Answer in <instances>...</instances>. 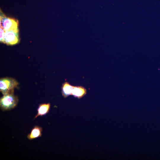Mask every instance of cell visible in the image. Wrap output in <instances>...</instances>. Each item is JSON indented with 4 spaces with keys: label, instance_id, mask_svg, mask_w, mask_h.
Masks as SVG:
<instances>
[{
    "label": "cell",
    "instance_id": "obj_5",
    "mask_svg": "<svg viewBox=\"0 0 160 160\" xmlns=\"http://www.w3.org/2000/svg\"><path fill=\"white\" fill-rule=\"evenodd\" d=\"M42 128L38 126H35L31 130L30 132L28 134L27 137L30 140L35 139L41 137L42 135Z\"/></svg>",
    "mask_w": 160,
    "mask_h": 160
},
{
    "label": "cell",
    "instance_id": "obj_9",
    "mask_svg": "<svg viewBox=\"0 0 160 160\" xmlns=\"http://www.w3.org/2000/svg\"><path fill=\"white\" fill-rule=\"evenodd\" d=\"M5 31L1 27L0 28V41L3 42L5 35Z\"/></svg>",
    "mask_w": 160,
    "mask_h": 160
},
{
    "label": "cell",
    "instance_id": "obj_6",
    "mask_svg": "<svg viewBox=\"0 0 160 160\" xmlns=\"http://www.w3.org/2000/svg\"><path fill=\"white\" fill-rule=\"evenodd\" d=\"M51 105L50 103H44L40 104L37 109V113L35 116V119L38 116H42L48 113L50 109Z\"/></svg>",
    "mask_w": 160,
    "mask_h": 160
},
{
    "label": "cell",
    "instance_id": "obj_1",
    "mask_svg": "<svg viewBox=\"0 0 160 160\" xmlns=\"http://www.w3.org/2000/svg\"><path fill=\"white\" fill-rule=\"evenodd\" d=\"M18 102V97L14 95V92L4 95L0 99L1 109L3 111L12 109L16 106Z\"/></svg>",
    "mask_w": 160,
    "mask_h": 160
},
{
    "label": "cell",
    "instance_id": "obj_4",
    "mask_svg": "<svg viewBox=\"0 0 160 160\" xmlns=\"http://www.w3.org/2000/svg\"><path fill=\"white\" fill-rule=\"evenodd\" d=\"M18 32L12 31H5L3 43L8 45H14L19 41Z\"/></svg>",
    "mask_w": 160,
    "mask_h": 160
},
{
    "label": "cell",
    "instance_id": "obj_3",
    "mask_svg": "<svg viewBox=\"0 0 160 160\" xmlns=\"http://www.w3.org/2000/svg\"><path fill=\"white\" fill-rule=\"evenodd\" d=\"M0 27L5 31H12L18 32V21L17 20L7 17L2 13L0 15Z\"/></svg>",
    "mask_w": 160,
    "mask_h": 160
},
{
    "label": "cell",
    "instance_id": "obj_8",
    "mask_svg": "<svg viewBox=\"0 0 160 160\" xmlns=\"http://www.w3.org/2000/svg\"><path fill=\"white\" fill-rule=\"evenodd\" d=\"M73 86L71 85L68 82L64 83L62 87V94L63 96L66 98L70 95H72Z\"/></svg>",
    "mask_w": 160,
    "mask_h": 160
},
{
    "label": "cell",
    "instance_id": "obj_7",
    "mask_svg": "<svg viewBox=\"0 0 160 160\" xmlns=\"http://www.w3.org/2000/svg\"><path fill=\"white\" fill-rule=\"evenodd\" d=\"M86 93V89L84 87L81 86H74L72 95L79 99L84 96Z\"/></svg>",
    "mask_w": 160,
    "mask_h": 160
},
{
    "label": "cell",
    "instance_id": "obj_2",
    "mask_svg": "<svg viewBox=\"0 0 160 160\" xmlns=\"http://www.w3.org/2000/svg\"><path fill=\"white\" fill-rule=\"evenodd\" d=\"M18 83L14 79L5 77L0 79V90L3 95L14 92V88L17 87Z\"/></svg>",
    "mask_w": 160,
    "mask_h": 160
}]
</instances>
